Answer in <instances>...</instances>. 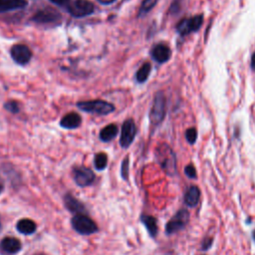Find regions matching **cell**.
Wrapping results in <instances>:
<instances>
[{
	"label": "cell",
	"mask_w": 255,
	"mask_h": 255,
	"mask_svg": "<svg viewBox=\"0 0 255 255\" xmlns=\"http://www.w3.org/2000/svg\"><path fill=\"white\" fill-rule=\"evenodd\" d=\"M107 164H108V156L105 153H99L95 155L94 165L96 169L99 171H103L106 169Z\"/></svg>",
	"instance_id": "22"
},
{
	"label": "cell",
	"mask_w": 255,
	"mask_h": 255,
	"mask_svg": "<svg viewBox=\"0 0 255 255\" xmlns=\"http://www.w3.org/2000/svg\"><path fill=\"white\" fill-rule=\"evenodd\" d=\"M2 229V225H1V218H0V231H1Z\"/></svg>",
	"instance_id": "33"
},
{
	"label": "cell",
	"mask_w": 255,
	"mask_h": 255,
	"mask_svg": "<svg viewBox=\"0 0 255 255\" xmlns=\"http://www.w3.org/2000/svg\"><path fill=\"white\" fill-rule=\"evenodd\" d=\"M156 3H157V0H144L140 8V15L147 14L155 6Z\"/></svg>",
	"instance_id": "23"
},
{
	"label": "cell",
	"mask_w": 255,
	"mask_h": 255,
	"mask_svg": "<svg viewBox=\"0 0 255 255\" xmlns=\"http://www.w3.org/2000/svg\"><path fill=\"white\" fill-rule=\"evenodd\" d=\"M21 250V242L15 237H5L0 242V251L6 255H14Z\"/></svg>",
	"instance_id": "12"
},
{
	"label": "cell",
	"mask_w": 255,
	"mask_h": 255,
	"mask_svg": "<svg viewBox=\"0 0 255 255\" xmlns=\"http://www.w3.org/2000/svg\"><path fill=\"white\" fill-rule=\"evenodd\" d=\"M252 236H253V239H254V241H255V230L253 231V235H252Z\"/></svg>",
	"instance_id": "34"
},
{
	"label": "cell",
	"mask_w": 255,
	"mask_h": 255,
	"mask_svg": "<svg viewBox=\"0 0 255 255\" xmlns=\"http://www.w3.org/2000/svg\"><path fill=\"white\" fill-rule=\"evenodd\" d=\"M118 135V127L114 124H111L100 132V139L103 142H110Z\"/></svg>",
	"instance_id": "20"
},
{
	"label": "cell",
	"mask_w": 255,
	"mask_h": 255,
	"mask_svg": "<svg viewBox=\"0 0 255 255\" xmlns=\"http://www.w3.org/2000/svg\"><path fill=\"white\" fill-rule=\"evenodd\" d=\"M94 4L88 1V0H75V1L68 5L70 14L77 18L91 15L94 12Z\"/></svg>",
	"instance_id": "7"
},
{
	"label": "cell",
	"mask_w": 255,
	"mask_h": 255,
	"mask_svg": "<svg viewBox=\"0 0 255 255\" xmlns=\"http://www.w3.org/2000/svg\"><path fill=\"white\" fill-rule=\"evenodd\" d=\"M71 223L74 230L83 235H90L98 231L97 225L85 214H76L72 218Z\"/></svg>",
	"instance_id": "2"
},
{
	"label": "cell",
	"mask_w": 255,
	"mask_h": 255,
	"mask_svg": "<svg viewBox=\"0 0 255 255\" xmlns=\"http://www.w3.org/2000/svg\"><path fill=\"white\" fill-rule=\"evenodd\" d=\"M4 109L12 114H17L19 112V104L16 101H8L4 104Z\"/></svg>",
	"instance_id": "25"
},
{
	"label": "cell",
	"mask_w": 255,
	"mask_h": 255,
	"mask_svg": "<svg viewBox=\"0 0 255 255\" xmlns=\"http://www.w3.org/2000/svg\"><path fill=\"white\" fill-rule=\"evenodd\" d=\"M184 173L190 178H197V171H196V168L193 165L186 166L185 169H184Z\"/></svg>",
	"instance_id": "27"
},
{
	"label": "cell",
	"mask_w": 255,
	"mask_h": 255,
	"mask_svg": "<svg viewBox=\"0 0 255 255\" xmlns=\"http://www.w3.org/2000/svg\"><path fill=\"white\" fill-rule=\"evenodd\" d=\"M151 69H152V66L150 63H145L144 65L138 70L137 72V75H136V78H137V81L139 83H144L148 80L149 76H150V73H151Z\"/></svg>",
	"instance_id": "21"
},
{
	"label": "cell",
	"mask_w": 255,
	"mask_h": 255,
	"mask_svg": "<svg viewBox=\"0 0 255 255\" xmlns=\"http://www.w3.org/2000/svg\"><path fill=\"white\" fill-rule=\"evenodd\" d=\"M77 106L79 109H81L84 112L97 114V115H108L115 111L114 105L102 100L79 102Z\"/></svg>",
	"instance_id": "3"
},
{
	"label": "cell",
	"mask_w": 255,
	"mask_h": 255,
	"mask_svg": "<svg viewBox=\"0 0 255 255\" xmlns=\"http://www.w3.org/2000/svg\"><path fill=\"white\" fill-rule=\"evenodd\" d=\"M82 123L81 117L77 113H69L60 121V126L64 129H76Z\"/></svg>",
	"instance_id": "15"
},
{
	"label": "cell",
	"mask_w": 255,
	"mask_h": 255,
	"mask_svg": "<svg viewBox=\"0 0 255 255\" xmlns=\"http://www.w3.org/2000/svg\"><path fill=\"white\" fill-rule=\"evenodd\" d=\"M166 115V97L162 92L156 93L150 113V120L153 126L161 124Z\"/></svg>",
	"instance_id": "4"
},
{
	"label": "cell",
	"mask_w": 255,
	"mask_h": 255,
	"mask_svg": "<svg viewBox=\"0 0 255 255\" xmlns=\"http://www.w3.org/2000/svg\"><path fill=\"white\" fill-rule=\"evenodd\" d=\"M121 174H122V178L124 179H128L129 178V157H126L123 163H122V169H121Z\"/></svg>",
	"instance_id": "26"
},
{
	"label": "cell",
	"mask_w": 255,
	"mask_h": 255,
	"mask_svg": "<svg viewBox=\"0 0 255 255\" xmlns=\"http://www.w3.org/2000/svg\"><path fill=\"white\" fill-rule=\"evenodd\" d=\"M73 177L75 182L79 186H88L95 181L94 173L86 167H77L73 171Z\"/></svg>",
	"instance_id": "9"
},
{
	"label": "cell",
	"mask_w": 255,
	"mask_h": 255,
	"mask_svg": "<svg viewBox=\"0 0 255 255\" xmlns=\"http://www.w3.org/2000/svg\"><path fill=\"white\" fill-rule=\"evenodd\" d=\"M200 198H201V190L198 186L196 185H191L190 187H188L186 194L184 196V203L188 205L194 207L196 206L199 202H200Z\"/></svg>",
	"instance_id": "18"
},
{
	"label": "cell",
	"mask_w": 255,
	"mask_h": 255,
	"mask_svg": "<svg viewBox=\"0 0 255 255\" xmlns=\"http://www.w3.org/2000/svg\"><path fill=\"white\" fill-rule=\"evenodd\" d=\"M98 1H99L101 4H103V5H109V4L113 3V2H115L116 0H98Z\"/></svg>",
	"instance_id": "30"
},
{
	"label": "cell",
	"mask_w": 255,
	"mask_h": 255,
	"mask_svg": "<svg viewBox=\"0 0 255 255\" xmlns=\"http://www.w3.org/2000/svg\"><path fill=\"white\" fill-rule=\"evenodd\" d=\"M35 255H45V254H42V253H39V254H35Z\"/></svg>",
	"instance_id": "35"
},
{
	"label": "cell",
	"mask_w": 255,
	"mask_h": 255,
	"mask_svg": "<svg viewBox=\"0 0 255 255\" xmlns=\"http://www.w3.org/2000/svg\"><path fill=\"white\" fill-rule=\"evenodd\" d=\"M185 138L189 144H195L198 138V132L195 128H190L187 129L185 132Z\"/></svg>",
	"instance_id": "24"
},
{
	"label": "cell",
	"mask_w": 255,
	"mask_h": 255,
	"mask_svg": "<svg viewBox=\"0 0 255 255\" xmlns=\"http://www.w3.org/2000/svg\"><path fill=\"white\" fill-rule=\"evenodd\" d=\"M50 1L54 4H57V5H60V6H64L66 5L70 2V0H50Z\"/></svg>",
	"instance_id": "28"
},
{
	"label": "cell",
	"mask_w": 255,
	"mask_h": 255,
	"mask_svg": "<svg viewBox=\"0 0 255 255\" xmlns=\"http://www.w3.org/2000/svg\"><path fill=\"white\" fill-rule=\"evenodd\" d=\"M3 188H4V185H3V182L0 180V195H1V193L3 191Z\"/></svg>",
	"instance_id": "32"
},
{
	"label": "cell",
	"mask_w": 255,
	"mask_h": 255,
	"mask_svg": "<svg viewBox=\"0 0 255 255\" xmlns=\"http://www.w3.org/2000/svg\"><path fill=\"white\" fill-rule=\"evenodd\" d=\"M64 203H65V206L67 207V209L75 214H84V212L86 211L84 204L72 195L67 194L65 198H64Z\"/></svg>",
	"instance_id": "14"
},
{
	"label": "cell",
	"mask_w": 255,
	"mask_h": 255,
	"mask_svg": "<svg viewBox=\"0 0 255 255\" xmlns=\"http://www.w3.org/2000/svg\"><path fill=\"white\" fill-rule=\"evenodd\" d=\"M204 22V16L196 15L194 17H190L187 19H182L178 25H177V31L181 36H185L191 32L198 31Z\"/></svg>",
	"instance_id": "5"
},
{
	"label": "cell",
	"mask_w": 255,
	"mask_h": 255,
	"mask_svg": "<svg viewBox=\"0 0 255 255\" xmlns=\"http://www.w3.org/2000/svg\"><path fill=\"white\" fill-rule=\"evenodd\" d=\"M141 220L143 225L146 227L147 230L149 231L150 235L152 237H155L157 234V225H156V219L151 215H143L141 217Z\"/></svg>",
	"instance_id": "19"
},
{
	"label": "cell",
	"mask_w": 255,
	"mask_h": 255,
	"mask_svg": "<svg viewBox=\"0 0 255 255\" xmlns=\"http://www.w3.org/2000/svg\"><path fill=\"white\" fill-rule=\"evenodd\" d=\"M156 158L165 172L169 175H174L177 170L176 155L172 149L167 145H161L156 148Z\"/></svg>",
	"instance_id": "1"
},
{
	"label": "cell",
	"mask_w": 255,
	"mask_h": 255,
	"mask_svg": "<svg viewBox=\"0 0 255 255\" xmlns=\"http://www.w3.org/2000/svg\"><path fill=\"white\" fill-rule=\"evenodd\" d=\"M188 218H189V213L187 210L181 209L178 211L175 214V216L167 223V227H166L167 234H173L182 230L188 222Z\"/></svg>",
	"instance_id": "6"
},
{
	"label": "cell",
	"mask_w": 255,
	"mask_h": 255,
	"mask_svg": "<svg viewBox=\"0 0 255 255\" xmlns=\"http://www.w3.org/2000/svg\"><path fill=\"white\" fill-rule=\"evenodd\" d=\"M61 19V14L51 8H46L43 10L38 11L33 17H32V21L40 24H47L59 21Z\"/></svg>",
	"instance_id": "11"
},
{
	"label": "cell",
	"mask_w": 255,
	"mask_h": 255,
	"mask_svg": "<svg viewBox=\"0 0 255 255\" xmlns=\"http://www.w3.org/2000/svg\"><path fill=\"white\" fill-rule=\"evenodd\" d=\"M211 244H212V239L211 238H206L204 242H203V249L204 250H206V249H208L210 246H211Z\"/></svg>",
	"instance_id": "29"
},
{
	"label": "cell",
	"mask_w": 255,
	"mask_h": 255,
	"mask_svg": "<svg viewBox=\"0 0 255 255\" xmlns=\"http://www.w3.org/2000/svg\"><path fill=\"white\" fill-rule=\"evenodd\" d=\"M10 55L14 62L19 64V65H26L32 57V52L26 45L16 44L11 48Z\"/></svg>",
	"instance_id": "10"
},
{
	"label": "cell",
	"mask_w": 255,
	"mask_h": 255,
	"mask_svg": "<svg viewBox=\"0 0 255 255\" xmlns=\"http://www.w3.org/2000/svg\"><path fill=\"white\" fill-rule=\"evenodd\" d=\"M137 134V128L133 120H127L122 127V134L120 144L123 148L127 149L131 146Z\"/></svg>",
	"instance_id": "8"
},
{
	"label": "cell",
	"mask_w": 255,
	"mask_h": 255,
	"mask_svg": "<svg viewBox=\"0 0 255 255\" xmlns=\"http://www.w3.org/2000/svg\"><path fill=\"white\" fill-rule=\"evenodd\" d=\"M251 68L253 70H255V53L252 55V58H251Z\"/></svg>",
	"instance_id": "31"
},
{
	"label": "cell",
	"mask_w": 255,
	"mask_h": 255,
	"mask_svg": "<svg viewBox=\"0 0 255 255\" xmlns=\"http://www.w3.org/2000/svg\"><path fill=\"white\" fill-rule=\"evenodd\" d=\"M152 56L153 60L158 63H166L170 60L172 56V51L169 46L165 44H158L153 47L152 51Z\"/></svg>",
	"instance_id": "13"
},
{
	"label": "cell",
	"mask_w": 255,
	"mask_h": 255,
	"mask_svg": "<svg viewBox=\"0 0 255 255\" xmlns=\"http://www.w3.org/2000/svg\"><path fill=\"white\" fill-rule=\"evenodd\" d=\"M26 6V0H0V13L24 8Z\"/></svg>",
	"instance_id": "16"
},
{
	"label": "cell",
	"mask_w": 255,
	"mask_h": 255,
	"mask_svg": "<svg viewBox=\"0 0 255 255\" xmlns=\"http://www.w3.org/2000/svg\"><path fill=\"white\" fill-rule=\"evenodd\" d=\"M17 230L24 235H30V234H33L36 231L37 226L36 223L28 218H24L21 219L17 222V226H16Z\"/></svg>",
	"instance_id": "17"
}]
</instances>
